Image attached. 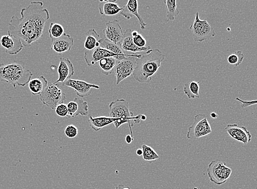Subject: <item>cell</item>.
I'll use <instances>...</instances> for the list:
<instances>
[{
    "label": "cell",
    "instance_id": "obj_33",
    "mask_svg": "<svg viewBox=\"0 0 257 189\" xmlns=\"http://www.w3.org/2000/svg\"><path fill=\"white\" fill-rule=\"evenodd\" d=\"M56 114L60 117L65 118L67 117L68 115V108H67V105L65 104H60L58 106L56 109H55Z\"/></svg>",
    "mask_w": 257,
    "mask_h": 189
},
{
    "label": "cell",
    "instance_id": "obj_22",
    "mask_svg": "<svg viewBox=\"0 0 257 189\" xmlns=\"http://www.w3.org/2000/svg\"><path fill=\"white\" fill-rule=\"evenodd\" d=\"M48 82L44 76L31 79L28 84L30 92L33 96L41 95L48 86Z\"/></svg>",
    "mask_w": 257,
    "mask_h": 189
},
{
    "label": "cell",
    "instance_id": "obj_32",
    "mask_svg": "<svg viewBox=\"0 0 257 189\" xmlns=\"http://www.w3.org/2000/svg\"><path fill=\"white\" fill-rule=\"evenodd\" d=\"M64 132L67 138H73L77 136L78 130L76 126L71 124L65 128Z\"/></svg>",
    "mask_w": 257,
    "mask_h": 189
},
{
    "label": "cell",
    "instance_id": "obj_4",
    "mask_svg": "<svg viewBox=\"0 0 257 189\" xmlns=\"http://www.w3.org/2000/svg\"><path fill=\"white\" fill-rule=\"evenodd\" d=\"M109 117L114 118L115 121L113 124L116 129L121 126L127 124L130 126L131 136H133L132 127H133V121L136 124H139L142 120V114L134 117L133 112H131L130 104L125 100H117L109 104Z\"/></svg>",
    "mask_w": 257,
    "mask_h": 189
},
{
    "label": "cell",
    "instance_id": "obj_36",
    "mask_svg": "<svg viewBox=\"0 0 257 189\" xmlns=\"http://www.w3.org/2000/svg\"><path fill=\"white\" fill-rule=\"evenodd\" d=\"M115 189H131L130 187L125 186L123 184H119Z\"/></svg>",
    "mask_w": 257,
    "mask_h": 189
},
{
    "label": "cell",
    "instance_id": "obj_5",
    "mask_svg": "<svg viewBox=\"0 0 257 189\" xmlns=\"http://www.w3.org/2000/svg\"><path fill=\"white\" fill-rule=\"evenodd\" d=\"M208 176L210 181L218 186L222 185L229 178L232 170L226 166L221 160L212 161L207 169Z\"/></svg>",
    "mask_w": 257,
    "mask_h": 189
},
{
    "label": "cell",
    "instance_id": "obj_25",
    "mask_svg": "<svg viewBox=\"0 0 257 189\" xmlns=\"http://www.w3.org/2000/svg\"><path fill=\"white\" fill-rule=\"evenodd\" d=\"M118 60L114 58H107L101 60L98 64L100 67L102 74L109 76L114 72Z\"/></svg>",
    "mask_w": 257,
    "mask_h": 189
},
{
    "label": "cell",
    "instance_id": "obj_6",
    "mask_svg": "<svg viewBox=\"0 0 257 189\" xmlns=\"http://www.w3.org/2000/svg\"><path fill=\"white\" fill-rule=\"evenodd\" d=\"M40 100L48 108H56L60 104L64 103L66 95L57 84L48 82V86L40 96Z\"/></svg>",
    "mask_w": 257,
    "mask_h": 189
},
{
    "label": "cell",
    "instance_id": "obj_12",
    "mask_svg": "<svg viewBox=\"0 0 257 189\" xmlns=\"http://www.w3.org/2000/svg\"><path fill=\"white\" fill-rule=\"evenodd\" d=\"M229 136L238 142L247 144L251 142V134L244 126H238L236 124H229L225 128Z\"/></svg>",
    "mask_w": 257,
    "mask_h": 189
},
{
    "label": "cell",
    "instance_id": "obj_17",
    "mask_svg": "<svg viewBox=\"0 0 257 189\" xmlns=\"http://www.w3.org/2000/svg\"><path fill=\"white\" fill-rule=\"evenodd\" d=\"M73 44L74 40L66 33L60 38L51 40V50L58 54L69 52Z\"/></svg>",
    "mask_w": 257,
    "mask_h": 189
},
{
    "label": "cell",
    "instance_id": "obj_24",
    "mask_svg": "<svg viewBox=\"0 0 257 189\" xmlns=\"http://www.w3.org/2000/svg\"><path fill=\"white\" fill-rule=\"evenodd\" d=\"M100 36L97 33L95 29H90L86 34L84 42V48L87 51L92 50L95 48L99 47Z\"/></svg>",
    "mask_w": 257,
    "mask_h": 189
},
{
    "label": "cell",
    "instance_id": "obj_2",
    "mask_svg": "<svg viewBox=\"0 0 257 189\" xmlns=\"http://www.w3.org/2000/svg\"><path fill=\"white\" fill-rule=\"evenodd\" d=\"M164 59L165 54L158 48H151L143 54L142 56L137 58V65L133 74L134 78L140 83L150 82L152 76L161 68Z\"/></svg>",
    "mask_w": 257,
    "mask_h": 189
},
{
    "label": "cell",
    "instance_id": "obj_18",
    "mask_svg": "<svg viewBox=\"0 0 257 189\" xmlns=\"http://www.w3.org/2000/svg\"><path fill=\"white\" fill-rule=\"evenodd\" d=\"M121 16H124L126 20H130L133 16H136L140 26V28L145 30L147 24L145 22L142 16L138 12V2L137 0H130L126 4L123 8L120 13Z\"/></svg>",
    "mask_w": 257,
    "mask_h": 189
},
{
    "label": "cell",
    "instance_id": "obj_7",
    "mask_svg": "<svg viewBox=\"0 0 257 189\" xmlns=\"http://www.w3.org/2000/svg\"><path fill=\"white\" fill-rule=\"evenodd\" d=\"M212 132L211 125L206 116L199 114L195 115L193 124L188 128L187 137L188 139L198 140L209 135Z\"/></svg>",
    "mask_w": 257,
    "mask_h": 189
},
{
    "label": "cell",
    "instance_id": "obj_39",
    "mask_svg": "<svg viewBox=\"0 0 257 189\" xmlns=\"http://www.w3.org/2000/svg\"><path fill=\"white\" fill-rule=\"evenodd\" d=\"M146 118H147V117L146 116L143 115V114L142 115V120H146Z\"/></svg>",
    "mask_w": 257,
    "mask_h": 189
},
{
    "label": "cell",
    "instance_id": "obj_30",
    "mask_svg": "<svg viewBox=\"0 0 257 189\" xmlns=\"http://www.w3.org/2000/svg\"><path fill=\"white\" fill-rule=\"evenodd\" d=\"M244 54L241 51H236L230 54L228 58V63L232 66H237L243 62Z\"/></svg>",
    "mask_w": 257,
    "mask_h": 189
},
{
    "label": "cell",
    "instance_id": "obj_13",
    "mask_svg": "<svg viewBox=\"0 0 257 189\" xmlns=\"http://www.w3.org/2000/svg\"><path fill=\"white\" fill-rule=\"evenodd\" d=\"M107 58H114L119 60L116 54L100 47L92 50H86L84 53V59L88 66H93L101 60Z\"/></svg>",
    "mask_w": 257,
    "mask_h": 189
},
{
    "label": "cell",
    "instance_id": "obj_23",
    "mask_svg": "<svg viewBox=\"0 0 257 189\" xmlns=\"http://www.w3.org/2000/svg\"><path fill=\"white\" fill-rule=\"evenodd\" d=\"M115 120L107 116H99L96 118L92 117V116H89L88 123L91 129L96 132H99L103 128L114 124Z\"/></svg>",
    "mask_w": 257,
    "mask_h": 189
},
{
    "label": "cell",
    "instance_id": "obj_11",
    "mask_svg": "<svg viewBox=\"0 0 257 189\" xmlns=\"http://www.w3.org/2000/svg\"><path fill=\"white\" fill-rule=\"evenodd\" d=\"M102 33L104 38L117 44H120L124 36L123 30L117 20L106 22V28L103 30Z\"/></svg>",
    "mask_w": 257,
    "mask_h": 189
},
{
    "label": "cell",
    "instance_id": "obj_37",
    "mask_svg": "<svg viewBox=\"0 0 257 189\" xmlns=\"http://www.w3.org/2000/svg\"><path fill=\"white\" fill-rule=\"evenodd\" d=\"M210 116L211 117L214 119H217L218 117V115L215 112H211Z\"/></svg>",
    "mask_w": 257,
    "mask_h": 189
},
{
    "label": "cell",
    "instance_id": "obj_21",
    "mask_svg": "<svg viewBox=\"0 0 257 189\" xmlns=\"http://www.w3.org/2000/svg\"><path fill=\"white\" fill-rule=\"evenodd\" d=\"M99 10L101 15L106 16H113L120 13L123 8L119 7L114 1H99Z\"/></svg>",
    "mask_w": 257,
    "mask_h": 189
},
{
    "label": "cell",
    "instance_id": "obj_34",
    "mask_svg": "<svg viewBox=\"0 0 257 189\" xmlns=\"http://www.w3.org/2000/svg\"><path fill=\"white\" fill-rule=\"evenodd\" d=\"M235 100L241 102V107L242 108H246L250 106L257 104V100H253L246 101V100H242L241 99H240L239 98L236 97Z\"/></svg>",
    "mask_w": 257,
    "mask_h": 189
},
{
    "label": "cell",
    "instance_id": "obj_26",
    "mask_svg": "<svg viewBox=\"0 0 257 189\" xmlns=\"http://www.w3.org/2000/svg\"><path fill=\"white\" fill-rule=\"evenodd\" d=\"M200 82L192 81L185 84L183 92L189 99L199 98Z\"/></svg>",
    "mask_w": 257,
    "mask_h": 189
},
{
    "label": "cell",
    "instance_id": "obj_10",
    "mask_svg": "<svg viewBox=\"0 0 257 189\" xmlns=\"http://www.w3.org/2000/svg\"><path fill=\"white\" fill-rule=\"evenodd\" d=\"M63 86L75 90L76 94L81 98L88 96L92 94L93 89L99 90V86L77 79H67L63 84Z\"/></svg>",
    "mask_w": 257,
    "mask_h": 189
},
{
    "label": "cell",
    "instance_id": "obj_35",
    "mask_svg": "<svg viewBox=\"0 0 257 189\" xmlns=\"http://www.w3.org/2000/svg\"><path fill=\"white\" fill-rule=\"evenodd\" d=\"M134 138L131 135H127L125 137V142L128 144H131Z\"/></svg>",
    "mask_w": 257,
    "mask_h": 189
},
{
    "label": "cell",
    "instance_id": "obj_38",
    "mask_svg": "<svg viewBox=\"0 0 257 189\" xmlns=\"http://www.w3.org/2000/svg\"><path fill=\"white\" fill-rule=\"evenodd\" d=\"M137 154L139 156H143V150L142 149H138L136 152Z\"/></svg>",
    "mask_w": 257,
    "mask_h": 189
},
{
    "label": "cell",
    "instance_id": "obj_31",
    "mask_svg": "<svg viewBox=\"0 0 257 189\" xmlns=\"http://www.w3.org/2000/svg\"><path fill=\"white\" fill-rule=\"evenodd\" d=\"M132 36L135 44L139 48L146 47L147 42L142 34H140L137 31L133 30Z\"/></svg>",
    "mask_w": 257,
    "mask_h": 189
},
{
    "label": "cell",
    "instance_id": "obj_15",
    "mask_svg": "<svg viewBox=\"0 0 257 189\" xmlns=\"http://www.w3.org/2000/svg\"><path fill=\"white\" fill-rule=\"evenodd\" d=\"M68 108L67 117L75 118L79 115L87 116L89 113L88 102L79 98H75L74 100L70 102L67 104Z\"/></svg>",
    "mask_w": 257,
    "mask_h": 189
},
{
    "label": "cell",
    "instance_id": "obj_1",
    "mask_svg": "<svg viewBox=\"0 0 257 189\" xmlns=\"http://www.w3.org/2000/svg\"><path fill=\"white\" fill-rule=\"evenodd\" d=\"M41 2H33L21 11V18L12 17L8 34L20 40L24 46H31L42 36L50 16Z\"/></svg>",
    "mask_w": 257,
    "mask_h": 189
},
{
    "label": "cell",
    "instance_id": "obj_28",
    "mask_svg": "<svg viewBox=\"0 0 257 189\" xmlns=\"http://www.w3.org/2000/svg\"><path fill=\"white\" fill-rule=\"evenodd\" d=\"M143 160L147 162H152L160 160V156L151 146L143 144L142 145Z\"/></svg>",
    "mask_w": 257,
    "mask_h": 189
},
{
    "label": "cell",
    "instance_id": "obj_20",
    "mask_svg": "<svg viewBox=\"0 0 257 189\" xmlns=\"http://www.w3.org/2000/svg\"><path fill=\"white\" fill-rule=\"evenodd\" d=\"M100 46L101 48L108 50L110 52L116 54L119 58V60L125 59L127 58L137 56V54H128L123 50H122L120 44H115L114 42H110L105 38L100 39Z\"/></svg>",
    "mask_w": 257,
    "mask_h": 189
},
{
    "label": "cell",
    "instance_id": "obj_27",
    "mask_svg": "<svg viewBox=\"0 0 257 189\" xmlns=\"http://www.w3.org/2000/svg\"><path fill=\"white\" fill-rule=\"evenodd\" d=\"M164 3L167 6L168 21L175 20V18L180 14L179 10L177 8V2L176 0H164Z\"/></svg>",
    "mask_w": 257,
    "mask_h": 189
},
{
    "label": "cell",
    "instance_id": "obj_9",
    "mask_svg": "<svg viewBox=\"0 0 257 189\" xmlns=\"http://www.w3.org/2000/svg\"><path fill=\"white\" fill-rule=\"evenodd\" d=\"M142 54L118 60L114 72L116 78V84H119L125 78L133 74L137 65V58L142 56Z\"/></svg>",
    "mask_w": 257,
    "mask_h": 189
},
{
    "label": "cell",
    "instance_id": "obj_3",
    "mask_svg": "<svg viewBox=\"0 0 257 189\" xmlns=\"http://www.w3.org/2000/svg\"><path fill=\"white\" fill-rule=\"evenodd\" d=\"M33 76V72L27 70L23 62L20 60H15L7 64H0V82L10 84L15 88L17 86H26Z\"/></svg>",
    "mask_w": 257,
    "mask_h": 189
},
{
    "label": "cell",
    "instance_id": "obj_29",
    "mask_svg": "<svg viewBox=\"0 0 257 189\" xmlns=\"http://www.w3.org/2000/svg\"><path fill=\"white\" fill-rule=\"evenodd\" d=\"M48 33L51 40L58 38L65 34V30L61 24L52 22L49 28Z\"/></svg>",
    "mask_w": 257,
    "mask_h": 189
},
{
    "label": "cell",
    "instance_id": "obj_16",
    "mask_svg": "<svg viewBox=\"0 0 257 189\" xmlns=\"http://www.w3.org/2000/svg\"><path fill=\"white\" fill-rule=\"evenodd\" d=\"M0 44L5 48L6 52L10 56H16L20 53L24 46L20 40L9 34L2 36Z\"/></svg>",
    "mask_w": 257,
    "mask_h": 189
},
{
    "label": "cell",
    "instance_id": "obj_8",
    "mask_svg": "<svg viewBox=\"0 0 257 189\" xmlns=\"http://www.w3.org/2000/svg\"><path fill=\"white\" fill-rule=\"evenodd\" d=\"M189 29L191 30L194 40L197 42L209 40L216 34L215 30L207 20H200L198 12L196 14L194 22Z\"/></svg>",
    "mask_w": 257,
    "mask_h": 189
},
{
    "label": "cell",
    "instance_id": "obj_19",
    "mask_svg": "<svg viewBox=\"0 0 257 189\" xmlns=\"http://www.w3.org/2000/svg\"><path fill=\"white\" fill-rule=\"evenodd\" d=\"M133 30L127 29L124 33L123 40H122L120 46L122 50L125 52H131L137 54L138 52H148L151 50L150 46L139 48L134 44L132 36Z\"/></svg>",
    "mask_w": 257,
    "mask_h": 189
},
{
    "label": "cell",
    "instance_id": "obj_14",
    "mask_svg": "<svg viewBox=\"0 0 257 189\" xmlns=\"http://www.w3.org/2000/svg\"><path fill=\"white\" fill-rule=\"evenodd\" d=\"M58 80L54 84L63 83L75 74L74 66L69 58H60L57 68Z\"/></svg>",
    "mask_w": 257,
    "mask_h": 189
}]
</instances>
